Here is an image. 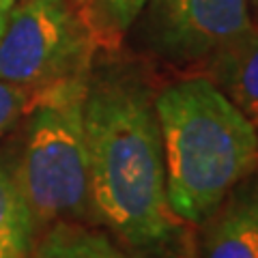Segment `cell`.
<instances>
[{
  "label": "cell",
  "instance_id": "cell-2",
  "mask_svg": "<svg viewBox=\"0 0 258 258\" xmlns=\"http://www.w3.org/2000/svg\"><path fill=\"white\" fill-rule=\"evenodd\" d=\"M153 103L168 207L176 220L203 224L258 170V129L205 76L161 88Z\"/></svg>",
  "mask_w": 258,
  "mask_h": 258
},
{
  "label": "cell",
  "instance_id": "cell-1",
  "mask_svg": "<svg viewBox=\"0 0 258 258\" xmlns=\"http://www.w3.org/2000/svg\"><path fill=\"white\" fill-rule=\"evenodd\" d=\"M155 97L129 74L88 78L84 132L91 213L129 245L151 247L172 235Z\"/></svg>",
  "mask_w": 258,
  "mask_h": 258
},
{
  "label": "cell",
  "instance_id": "cell-10",
  "mask_svg": "<svg viewBox=\"0 0 258 258\" xmlns=\"http://www.w3.org/2000/svg\"><path fill=\"white\" fill-rule=\"evenodd\" d=\"M149 0H82V20L95 41L118 45Z\"/></svg>",
  "mask_w": 258,
  "mask_h": 258
},
{
  "label": "cell",
  "instance_id": "cell-4",
  "mask_svg": "<svg viewBox=\"0 0 258 258\" xmlns=\"http://www.w3.org/2000/svg\"><path fill=\"white\" fill-rule=\"evenodd\" d=\"M95 39L67 0H18L0 35V82L39 93L91 74Z\"/></svg>",
  "mask_w": 258,
  "mask_h": 258
},
{
  "label": "cell",
  "instance_id": "cell-11",
  "mask_svg": "<svg viewBox=\"0 0 258 258\" xmlns=\"http://www.w3.org/2000/svg\"><path fill=\"white\" fill-rule=\"evenodd\" d=\"M37 93L0 82V138L30 112Z\"/></svg>",
  "mask_w": 258,
  "mask_h": 258
},
{
  "label": "cell",
  "instance_id": "cell-9",
  "mask_svg": "<svg viewBox=\"0 0 258 258\" xmlns=\"http://www.w3.org/2000/svg\"><path fill=\"white\" fill-rule=\"evenodd\" d=\"M28 258H132L106 232L80 222H56Z\"/></svg>",
  "mask_w": 258,
  "mask_h": 258
},
{
  "label": "cell",
  "instance_id": "cell-12",
  "mask_svg": "<svg viewBox=\"0 0 258 258\" xmlns=\"http://www.w3.org/2000/svg\"><path fill=\"white\" fill-rule=\"evenodd\" d=\"M15 3L18 0H0V35H3V30L7 26V20H9V13L15 7Z\"/></svg>",
  "mask_w": 258,
  "mask_h": 258
},
{
  "label": "cell",
  "instance_id": "cell-8",
  "mask_svg": "<svg viewBox=\"0 0 258 258\" xmlns=\"http://www.w3.org/2000/svg\"><path fill=\"white\" fill-rule=\"evenodd\" d=\"M35 230V217L30 213L15 168L0 161V258H28Z\"/></svg>",
  "mask_w": 258,
  "mask_h": 258
},
{
  "label": "cell",
  "instance_id": "cell-5",
  "mask_svg": "<svg viewBox=\"0 0 258 258\" xmlns=\"http://www.w3.org/2000/svg\"><path fill=\"white\" fill-rule=\"evenodd\" d=\"M142 13L151 50L176 67L207 62L254 28L249 0H149Z\"/></svg>",
  "mask_w": 258,
  "mask_h": 258
},
{
  "label": "cell",
  "instance_id": "cell-6",
  "mask_svg": "<svg viewBox=\"0 0 258 258\" xmlns=\"http://www.w3.org/2000/svg\"><path fill=\"white\" fill-rule=\"evenodd\" d=\"M200 258H258V170L243 179L203 222Z\"/></svg>",
  "mask_w": 258,
  "mask_h": 258
},
{
  "label": "cell",
  "instance_id": "cell-7",
  "mask_svg": "<svg viewBox=\"0 0 258 258\" xmlns=\"http://www.w3.org/2000/svg\"><path fill=\"white\" fill-rule=\"evenodd\" d=\"M211 82L258 129V30L224 45L207 60Z\"/></svg>",
  "mask_w": 258,
  "mask_h": 258
},
{
  "label": "cell",
  "instance_id": "cell-3",
  "mask_svg": "<svg viewBox=\"0 0 258 258\" xmlns=\"http://www.w3.org/2000/svg\"><path fill=\"white\" fill-rule=\"evenodd\" d=\"M88 74L39 91L15 168L35 224L78 222L91 213L84 101Z\"/></svg>",
  "mask_w": 258,
  "mask_h": 258
}]
</instances>
